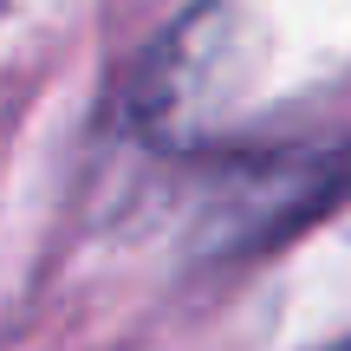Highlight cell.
Here are the masks:
<instances>
[{
  "label": "cell",
  "instance_id": "1",
  "mask_svg": "<svg viewBox=\"0 0 351 351\" xmlns=\"http://www.w3.org/2000/svg\"><path fill=\"white\" fill-rule=\"evenodd\" d=\"M351 195V143H280L215 163L189 208L202 261H254L306 234Z\"/></svg>",
  "mask_w": 351,
  "mask_h": 351
},
{
  "label": "cell",
  "instance_id": "2",
  "mask_svg": "<svg viewBox=\"0 0 351 351\" xmlns=\"http://www.w3.org/2000/svg\"><path fill=\"white\" fill-rule=\"evenodd\" d=\"M339 351H351V345H339Z\"/></svg>",
  "mask_w": 351,
  "mask_h": 351
}]
</instances>
